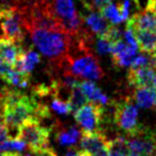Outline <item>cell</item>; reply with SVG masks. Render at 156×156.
<instances>
[{
  "instance_id": "6da1fadb",
  "label": "cell",
  "mask_w": 156,
  "mask_h": 156,
  "mask_svg": "<svg viewBox=\"0 0 156 156\" xmlns=\"http://www.w3.org/2000/svg\"><path fill=\"white\" fill-rule=\"evenodd\" d=\"M0 105L2 123L9 129V134L14 132L16 138V129L30 118H35L39 104L33 98L26 95L22 91L2 88L0 91Z\"/></svg>"
},
{
  "instance_id": "7a4b0ae2",
  "label": "cell",
  "mask_w": 156,
  "mask_h": 156,
  "mask_svg": "<svg viewBox=\"0 0 156 156\" xmlns=\"http://www.w3.org/2000/svg\"><path fill=\"white\" fill-rule=\"evenodd\" d=\"M29 32L34 46L47 58L60 63L69 55L73 37L64 30L30 28Z\"/></svg>"
},
{
  "instance_id": "3957f363",
  "label": "cell",
  "mask_w": 156,
  "mask_h": 156,
  "mask_svg": "<svg viewBox=\"0 0 156 156\" xmlns=\"http://www.w3.org/2000/svg\"><path fill=\"white\" fill-rule=\"evenodd\" d=\"M25 30L27 29L22 11L11 5H0V39L22 43Z\"/></svg>"
},
{
  "instance_id": "277c9868",
  "label": "cell",
  "mask_w": 156,
  "mask_h": 156,
  "mask_svg": "<svg viewBox=\"0 0 156 156\" xmlns=\"http://www.w3.org/2000/svg\"><path fill=\"white\" fill-rule=\"evenodd\" d=\"M51 129L42 126L35 118L26 120L17 129L16 138L23 140L30 152H39L49 147V138Z\"/></svg>"
},
{
  "instance_id": "5b68a950",
  "label": "cell",
  "mask_w": 156,
  "mask_h": 156,
  "mask_svg": "<svg viewBox=\"0 0 156 156\" xmlns=\"http://www.w3.org/2000/svg\"><path fill=\"white\" fill-rule=\"evenodd\" d=\"M138 115V107L132 98H127L115 104L113 122L115 126L127 136H134L142 127V124L139 123Z\"/></svg>"
},
{
  "instance_id": "8992f818",
  "label": "cell",
  "mask_w": 156,
  "mask_h": 156,
  "mask_svg": "<svg viewBox=\"0 0 156 156\" xmlns=\"http://www.w3.org/2000/svg\"><path fill=\"white\" fill-rule=\"evenodd\" d=\"M129 156H155L156 154V133L147 126L140 128L134 136L127 138Z\"/></svg>"
},
{
  "instance_id": "52a82bcc",
  "label": "cell",
  "mask_w": 156,
  "mask_h": 156,
  "mask_svg": "<svg viewBox=\"0 0 156 156\" xmlns=\"http://www.w3.org/2000/svg\"><path fill=\"white\" fill-rule=\"evenodd\" d=\"M105 109L98 103H90L81 106L75 111V121L85 132H98L101 129L105 118Z\"/></svg>"
},
{
  "instance_id": "ba28073f",
  "label": "cell",
  "mask_w": 156,
  "mask_h": 156,
  "mask_svg": "<svg viewBox=\"0 0 156 156\" xmlns=\"http://www.w3.org/2000/svg\"><path fill=\"white\" fill-rule=\"evenodd\" d=\"M48 9L62 27L66 22L78 15L74 0H51V2L48 1Z\"/></svg>"
},
{
  "instance_id": "9c48e42d",
  "label": "cell",
  "mask_w": 156,
  "mask_h": 156,
  "mask_svg": "<svg viewBox=\"0 0 156 156\" xmlns=\"http://www.w3.org/2000/svg\"><path fill=\"white\" fill-rule=\"evenodd\" d=\"M111 55H112V62L115 66L126 67L129 66L133 59L136 57L137 49L129 46L126 42L120 40L113 44Z\"/></svg>"
},
{
  "instance_id": "30bf717a",
  "label": "cell",
  "mask_w": 156,
  "mask_h": 156,
  "mask_svg": "<svg viewBox=\"0 0 156 156\" xmlns=\"http://www.w3.org/2000/svg\"><path fill=\"white\" fill-rule=\"evenodd\" d=\"M108 145L107 137L102 130L98 132H85L80 136V147L88 154H92Z\"/></svg>"
},
{
  "instance_id": "8fae6325",
  "label": "cell",
  "mask_w": 156,
  "mask_h": 156,
  "mask_svg": "<svg viewBox=\"0 0 156 156\" xmlns=\"http://www.w3.org/2000/svg\"><path fill=\"white\" fill-rule=\"evenodd\" d=\"M156 71L150 66L130 69L127 73V83L133 87H150L153 86Z\"/></svg>"
},
{
  "instance_id": "7c38bea8",
  "label": "cell",
  "mask_w": 156,
  "mask_h": 156,
  "mask_svg": "<svg viewBox=\"0 0 156 156\" xmlns=\"http://www.w3.org/2000/svg\"><path fill=\"white\" fill-rule=\"evenodd\" d=\"M88 13L81 17V20L85 22L88 28L96 34L98 37H102L107 33L111 25L108 24L107 20L100 13V12L93 11V9H86Z\"/></svg>"
},
{
  "instance_id": "4fadbf2b",
  "label": "cell",
  "mask_w": 156,
  "mask_h": 156,
  "mask_svg": "<svg viewBox=\"0 0 156 156\" xmlns=\"http://www.w3.org/2000/svg\"><path fill=\"white\" fill-rule=\"evenodd\" d=\"M24 50V47L20 43H16L7 39H0V59H2L12 67Z\"/></svg>"
},
{
  "instance_id": "5bb4252c",
  "label": "cell",
  "mask_w": 156,
  "mask_h": 156,
  "mask_svg": "<svg viewBox=\"0 0 156 156\" xmlns=\"http://www.w3.org/2000/svg\"><path fill=\"white\" fill-rule=\"evenodd\" d=\"M128 22L135 29L156 32V13L151 10L144 9L143 11L135 13Z\"/></svg>"
},
{
  "instance_id": "9a60e30c",
  "label": "cell",
  "mask_w": 156,
  "mask_h": 156,
  "mask_svg": "<svg viewBox=\"0 0 156 156\" xmlns=\"http://www.w3.org/2000/svg\"><path fill=\"white\" fill-rule=\"evenodd\" d=\"M40 61H41V56L37 51H34L32 48H29V49L24 50V52L20 55V58L14 64L13 69H17L26 75H30L32 69L39 64Z\"/></svg>"
},
{
  "instance_id": "2e32d148",
  "label": "cell",
  "mask_w": 156,
  "mask_h": 156,
  "mask_svg": "<svg viewBox=\"0 0 156 156\" xmlns=\"http://www.w3.org/2000/svg\"><path fill=\"white\" fill-rule=\"evenodd\" d=\"M132 98L138 107L152 108L156 103V89L153 86L136 88Z\"/></svg>"
},
{
  "instance_id": "e0dca14e",
  "label": "cell",
  "mask_w": 156,
  "mask_h": 156,
  "mask_svg": "<svg viewBox=\"0 0 156 156\" xmlns=\"http://www.w3.org/2000/svg\"><path fill=\"white\" fill-rule=\"evenodd\" d=\"M79 87L83 91V93L87 95L88 100L91 101L93 103H98V104L102 105V106H106L109 104V98L98 86L94 83L89 80H86L83 83H79Z\"/></svg>"
},
{
  "instance_id": "ac0fdd59",
  "label": "cell",
  "mask_w": 156,
  "mask_h": 156,
  "mask_svg": "<svg viewBox=\"0 0 156 156\" xmlns=\"http://www.w3.org/2000/svg\"><path fill=\"white\" fill-rule=\"evenodd\" d=\"M138 48L141 51L147 52V54H154L156 52V32L152 31H144L135 29Z\"/></svg>"
},
{
  "instance_id": "d6986e66",
  "label": "cell",
  "mask_w": 156,
  "mask_h": 156,
  "mask_svg": "<svg viewBox=\"0 0 156 156\" xmlns=\"http://www.w3.org/2000/svg\"><path fill=\"white\" fill-rule=\"evenodd\" d=\"M81 133L74 126H69V128H62L58 130L56 134V140L63 147H72L75 145L80 139Z\"/></svg>"
},
{
  "instance_id": "ffe728a7",
  "label": "cell",
  "mask_w": 156,
  "mask_h": 156,
  "mask_svg": "<svg viewBox=\"0 0 156 156\" xmlns=\"http://www.w3.org/2000/svg\"><path fill=\"white\" fill-rule=\"evenodd\" d=\"M107 150L108 156H129L130 154L127 138L123 136L115 137V139L108 141Z\"/></svg>"
},
{
  "instance_id": "44dd1931",
  "label": "cell",
  "mask_w": 156,
  "mask_h": 156,
  "mask_svg": "<svg viewBox=\"0 0 156 156\" xmlns=\"http://www.w3.org/2000/svg\"><path fill=\"white\" fill-rule=\"evenodd\" d=\"M2 80L17 88H26L30 83V75H26V74L12 67L7 73V75L2 77Z\"/></svg>"
},
{
  "instance_id": "7402d4cb",
  "label": "cell",
  "mask_w": 156,
  "mask_h": 156,
  "mask_svg": "<svg viewBox=\"0 0 156 156\" xmlns=\"http://www.w3.org/2000/svg\"><path fill=\"white\" fill-rule=\"evenodd\" d=\"M67 101L69 103L72 111H76L77 109H79L81 106H83V105H86L89 102L87 95L83 93V91L80 89L79 86H77V87L73 88L71 90Z\"/></svg>"
},
{
  "instance_id": "603a6c76",
  "label": "cell",
  "mask_w": 156,
  "mask_h": 156,
  "mask_svg": "<svg viewBox=\"0 0 156 156\" xmlns=\"http://www.w3.org/2000/svg\"><path fill=\"white\" fill-rule=\"evenodd\" d=\"M100 13L110 23L111 25H119L123 22V18L121 16V12L117 5L109 3L102 10H100Z\"/></svg>"
},
{
  "instance_id": "cb8c5ba5",
  "label": "cell",
  "mask_w": 156,
  "mask_h": 156,
  "mask_svg": "<svg viewBox=\"0 0 156 156\" xmlns=\"http://www.w3.org/2000/svg\"><path fill=\"white\" fill-rule=\"evenodd\" d=\"M50 108H51L52 111L57 112L58 115H66L72 112L69 101L63 100L62 98H60V96H58V95H52V101H51V104H50Z\"/></svg>"
},
{
  "instance_id": "d4e9b609",
  "label": "cell",
  "mask_w": 156,
  "mask_h": 156,
  "mask_svg": "<svg viewBox=\"0 0 156 156\" xmlns=\"http://www.w3.org/2000/svg\"><path fill=\"white\" fill-rule=\"evenodd\" d=\"M26 147V143L17 138H9L0 145V151H10V152H23Z\"/></svg>"
},
{
  "instance_id": "484cf974",
  "label": "cell",
  "mask_w": 156,
  "mask_h": 156,
  "mask_svg": "<svg viewBox=\"0 0 156 156\" xmlns=\"http://www.w3.org/2000/svg\"><path fill=\"white\" fill-rule=\"evenodd\" d=\"M113 44L110 42V40L105 35L98 37L95 42V50L100 55H108L111 52Z\"/></svg>"
},
{
  "instance_id": "4316f807",
  "label": "cell",
  "mask_w": 156,
  "mask_h": 156,
  "mask_svg": "<svg viewBox=\"0 0 156 156\" xmlns=\"http://www.w3.org/2000/svg\"><path fill=\"white\" fill-rule=\"evenodd\" d=\"M123 35H124V39H125L126 43H127L128 45L132 46V47H134V48H136V49H138V43H137V39H136V34H135L134 27L132 26V24H130L128 20H127V24H126L125 31H124Z\"/></svg>"
},
{
  "instance_id": "83f0119b",
  "label": "cell",
  "mask_w": 156,
  "mask_h": 156,
  "mask_svg": "<svg viewBox=\"0 0 156 156\" xmlns=\"http://www.w3.org/2000/svg\"><path fill=\"white\" fill-rule=\"evenodd\" d=\"M130 7H132V0H124L123 2L119 5V9H120V12H121V16H122V18H123V22L128 18Z\"/></svg>"
},
{
  "instance_id": "f1b7e54d",
  "label": "cell",
  "mask_w": 156,
  "mask_h": 156,
  "mask_svg": "<svg viewBox=\"0 0 156 156\" xmlns=\"http://www.w3.org/2000/svg\"><path fill=\"white\" fill-rule=\"evenodd\" d=\"M12 69V66L10 64H8L7 62L2 60V59H0V77L2 78L7 75V73Z\"/></svg>"
},
{
  "instance_id": "f546056e",
  "label": "cell",
  "mask_w": 156,
  "mask_h": 156,
  "mask_svg": "<svg viewBox=\"0 0 156 156\" xmlns=\"http://www.w3.org/2000/svg\"><path fill=\"white\" fill-rule=\"evenodd\" d=\"M64 156H89V154L87 152H85L83 150H76V149H69L66 153L64 154Z\"/></svg>"
},
{
  "instance_id": "4dcf8cb0",
  "label": "cell",
  "mask_w": 156,
  "mask_h": 156,
  "mask_svg": "<svg viewBox=\"0 0 156 156\" xmlns=\"http://www.w3.org/2000/svg\"><path fill=\"white\" fill-rule=\"evenodd\" d=\"M153 87L156 89V76H155V78H154V81H153Z\"/></svg>"
},
{
  "instance_id": "1f68e13d",
  "label": "cell",
  "mask_w": 156,
  "mask_h": 156,
  "mask_svg": "<svg viewBox=\"0 0 156 156\" xmlns=\"http://www.w3.org/2000/svg\"><path fill=\"white\" fill-rule=\"evenodd\" d=\"M155 54H156V52H155Z\"/></svg>"
}]
</instances>
